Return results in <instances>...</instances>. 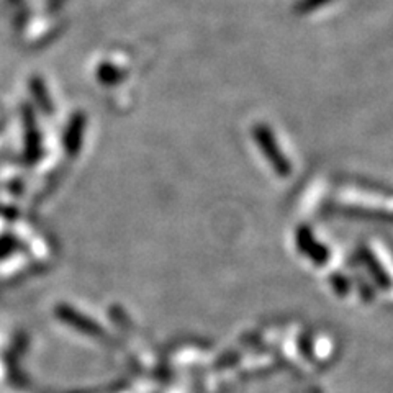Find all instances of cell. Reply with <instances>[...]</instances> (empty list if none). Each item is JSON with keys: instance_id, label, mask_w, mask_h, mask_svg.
Here are the masks:
<instances>
[{"instance_id": "cell-1", "label": "cell", "mask_w": 393, "mask_h": 393, "mask_svg": "<svg viewBox=\"0 0 393 393\" xmlns=\"http://www.w3.org/2000/svg\"><path fill=\"white\" fill-rule=\"evenodd\" d=\"M23 126H25V159L33 164L41 158L43 143H41V131L38 128L35 110L31 105H23Z\"/></svg>"}, {"instance_id": "cell-2", "label": "cell", "mask_w": 393, "mask_h": 393, "mask_svg": "<svg viewBox=\"0 0 393 393\" xmlns=\"http://www.w3.org/2000/svg\"><path fill=\"white\" fill-rule=\"evenodd\" d=\"M54 315L59 321H63L64 325L73 326L74 329L80 331L84 334H91V336H98L102 333L101 326H98L96 321H92L91 318H87L84 313L74 310L73 306L69 305H58L54 309Z\"/></svg>"}, {"instance_id": "cell-3", "label": "cell", "mask_w": 393, "mask_h": 393, "mask_svg": "<svg viewBox=\"0 0 393 393\" xmlns=\"http://www.w3.org/2000/svg\"><path fill=\"white\" fill-rule=\"evenodd\" d=\"M85 115L82 112L74 113L71 117V120L66 126L64 131V149L69 156H77L82 148V140H84V131H85Z\"/></svg>"}, {"instance_id": "cell-4", "label": "cell", "mask_w": 393, "mask_h": 393, "mask_svg": "<svg viewBox=\"0 0 393 393\" xmlns=\"http://www.w3.org/2000/svg\"><path fill=\"white\" fill-rule=\"evenodd\" d=\"M30 91H31L33 98H35L36 105L40 107L41 110L46 113V115H51V113L54 112V105H53V102H51V97L48 94V89H46V85H45V80H43L41 77H38V75L31 77Z\"/></svg>"}, {"instance_id": "cell-5", "label": "cell", "mask_w": 393, "mask_h": 393, "mask_svg": "<svg viewBox=\"0 0 393 393\" xmlns=\"http://www.w3.org/2000/svg\"><path fill=\"white\" fill-rule=\"evenodd\" d=\"M97 79L98 82L103 85H115L121 82L123 73L121 69H118L117 66H113L112 63H102L97 69Z\"/></svg>"}, {"instance_id": "cell-6", "label": "cell", "mask_w": 393, "mask_h": 393, "mask_svg": "<svg viewBox=\"0 0 393 393\" xmlns=\"http://www.w3.org/2000/svg\"><path fill=\"white\" fill-rule=\"evenodd\" d=\"M333 2L334 0H298L295 7H293V10H295L298 15H309V13L318 10V8L325 6H329V3Z\"/></svg>"}, {"instance_id": "cell-7", "label": "cell", "mask_w": 393, "mask_h": 393, "mask_svg": "<svg viewBox=\"0 0 393 393\" xmlns=\"http://www.w3.org/2000/svg\"><path fill=\"white\" fill-rule=\"evenodd\" d=\"M17 248V239L12 236H3L0 238V259L7 258L8 254H12Z\"/></svg>"}]
</instances>
